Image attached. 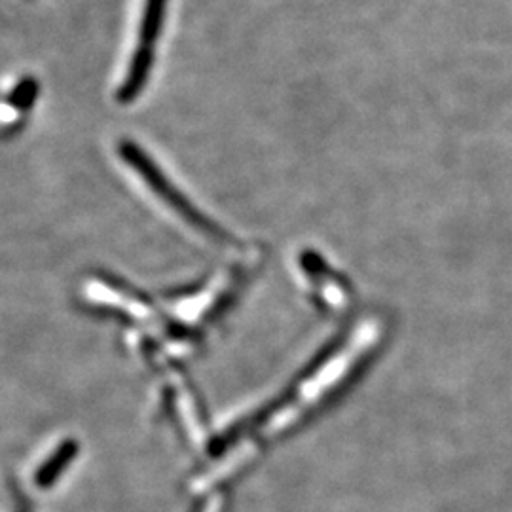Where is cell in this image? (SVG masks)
I'll list each match as a JSON object with an SVG mask.
<instances>
[{"instance_id": "4", "label": "cell", "mask_w": 512, "mask_h": 512, "mask_svg": "<svg viewBox=\"0 0 512 512\" xmlns=\"http://www.w3.org/2000/svg\"><path fill=\"white\" fill-rule=\"evenodd\" d=\"M35 95H37V82L27 80L16 90L12 101H14V105H29L35 99Z\"/></svg>"}, {"instance_id": "3", "label": "cell", "mask_w": 512, "mask_h": 512, "mask_svg": "<svg viewBox=\"0 0 512 512\" xmlns=\"http://www.w3.org/2000/svg\"><path fill=\"white\" fill-rule=\"evenodd\" d=\"M74 446H61V450H57L54 454V458L48 459L37 473V484L40 488H48L52 486L57 476L61 475V471L69 465V461L73 459Z\"/></svg>"}, {"instance_id": "5", "label": "cell", "mask_w": 512, "mask_h": 512, "mask_svg": "<svg viewBox=\"0 0 512 512\" xmlns=\"http://www.w3.org/2000/svg\"><path fill=\"white\" fill-rule=\"evenodd\" d=\"M222 505H224L222 497H213V499L205 505L203 512H222Z\"/></svg>"}, {"instance_id": "1", "label": "cell", "mask_w": 512, "mask_h": 512, "mask_svg": "<svg viewBox=\"0 0 512 512\" xmlns=\"http://www.w3.org/2000/svg\"><path fill=\"white\" fill-rule=\"evenodd\" d=\"M152 63H154V52L150 48L137 46L135 54L131 57V63H129L128 76H126L122 88L118 90V101L120 103L128 105V103L137 99L139 93L145 90Z\"/></svg>"}, {"instance_id": "2", "label": "cell", "mask_w": 512, "mask_h": 512, "mask_svg": "<svg viewBox=\"0 0 512 512\" xmlns=\"http://www.w3.org/2000/svg\"><path fill=\"white\" fill-rule=\"evenodd\" d=\"M167 0H145V10L139 27V46L154 50L164 29Z\"/></svg>"}]
</instances>
